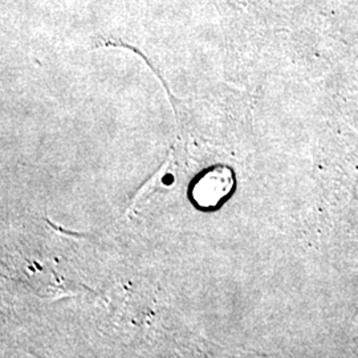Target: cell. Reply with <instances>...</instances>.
<instances>
[{"mask_svg":"<svg viewBox=\"0 0 358 358\" xmlns=\"http://www.w3.org/2000/svg\"><path fill=\"white\" fill-rule=\"evenodd\" d=\"M235 186L236 179L231 167L223 165L211 167L192 183V199L203 210H214L230 198Z\"/></svg>","mask_w":358,"mask_h":358,"instance_id":"1","label":"cell"}]
</instances>
